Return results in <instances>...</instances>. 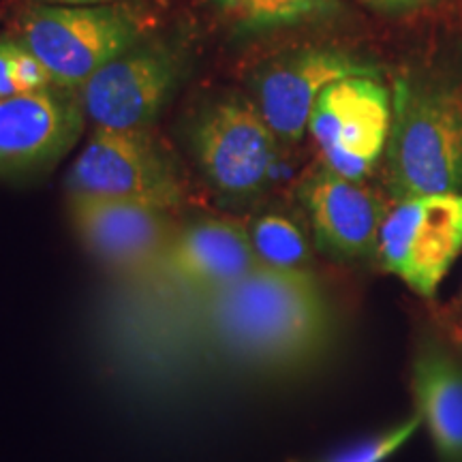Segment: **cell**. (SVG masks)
<instances>
[{
	"instance_id": "1",
	"label": "cell",
	"mask_w": 462,
	"mask_h": 462,
	"mask_svg": "<svg viewBox=\"0 0 462 462\" xmlns=\"http://www.w3.org/2000/svg\"><path fill=\"white\" fill-rule=\"evenodd\" d=\"M190 332L248 371L296 373L332 343V310L309 270L257 265L240 281L199 293Z\"/></svg>"
},
{
	"instance_id": "2",
	"label": "cell",
	"mask_w": 462,
	"mask_h": 462,
	"mask_svg": "<svg viewBox=\"0 0 462 462\" xmlns=\"http://www.w3.org/2000/svg\"><path fill=\"white\" fill-rule=\"evenodd\" d=\"M385 154L396 199L462 195V92L398 79Z\"/></svg>"
},
{
	"instance_id": "3",
	"label": "cell",
	"mask_w": 462,
	"mask_h": 462,
	"mask_svg": "<svg viewBox=\"0 0 462 462\" xmlns=\"http://www.w3.org/2000/svg\"><path fill=\"white\" fill-rule=\"evenodd\" d=\"M143 31L131 5H37L22 15L17 43L43 62L56 88L78 95L99 69L142 43Z\"/></svg>"
},
{
	"instance_id": "4",
	"label": "cell",
	"mask_w": 462,
	"mask_h": 462,
	"mask_svg": "<svg viewBox=\"0 0 462 462\" xmlns=\"http://www.w3.org/2000/svg\"><path fill=\"white\" fill-rule=\"evenodd\" d=\"M187 50L171 42L133 45L99 69L78 92L97 129L148 131L187 71Z\"/></svg>"
},
{
	"instance_id": "5",
	"label": "cell",
	"mask_w": 462,
	"mask_h": 462,
	"mask_svg": "<svg viewBox=\"0 0 462 462\" xmlns=\"http://www.w3.org/2000/svg\"><path fill=\"white\" fill-rule=\"evenodd\" d=\"M460 251L462 195L396 199L381 225L377 259L421 298H435Z\"/></svg>"
},
{
	"instance_id": "6",
	"label": "cell",
	"mask_w": 462,
	"mask_h": 462,
	"mask_svg": "<svg viewBox=\"0 0 462 462\" xmlns=\"http://www.w3.org/2000/svg\"><path fill=\"white\" fill-rule=\"evenodd\" d=\"M206 180L231 199L255 198L273 180L279 137L253 101L225 99L208 106L190 131Z\"/></svg>"
},
{
	"instance_id": "7",
	"label": "cell",
	"mask_w": 462,
	"mask_h": 462,
	"mask_svg": "<svg viewBox=\"0 0 462 462\" xmlns=\"http://www.w3.org/2000/svg\"><path fill=\"white\" fill-rule=\"evenodd\" d=\"M67 190L140 201L170 212L184 201L180 176L146 131L95 126L69 170Z\"/></svg>"
},
{
	"instance_id": "8",
	"label": "cell",
	"mask_w": 462,
	"mask_h": 462,
	"mask_svg": "<svg viewBox=\"0 0 462 462\" xmlns=\"http://www.w3.org/2000/svg\"><path fill=\"white\" fill-rule=\"evenodd\" d=\"M390 125L388 88L377 78H346L321 92L309 131L328 170L362 182L388 146Z\"/></svg>"
},
{
	"instance_id": "9",
	"label": "cell",
	"mask_w": 462,
	"mask_h": 462,
	"mask_svg": "<svg viewBox=\"0 0 462 462\" xmlns=\"http://www.w3.org/2000/svg\"><path fill=\"white\" fill-rule=\"evenodd\" d=\"M379 69L340 50H300L263 65L253 75V106L279 142H300L317 99L346 78H377Z\"/></svg>"
},
{
	"instance_id": "10",
	"label": "cell",
	"mask_w": 462,
	"mask_h": 462,
	"mask_svg": "<svg viewBox=\"0 0 462 462\" xmlns=\"http://www.w3.org/2000/svg\"><path fill=\"white\" fill-rule=\"evenodd\" d=\"M67 210L86 251L123 273H152L178 231L170 210L131 199L69 193Z\"/></svg>"
},
{
	"instance_id": "11",
	"label": "cell",
	"mask_w": 462,
	"mask_h": 462,
	"mask_svg": "<svg viewBox=\"0 0 462 462\" xmlns=\"http://www.w3.org/2000/svg\"><path fill=\"white\" fill-rule=\"evenodd\" d=\"M84 118L79 97L62 88L0 99V178L58 163L78 142Z\"/></svg>"
},
{
	"instance_id": "12",
	"label": "cell",
	"mask_w": 462,
	"mask_h": 462,
	"mask_svg": "<svg viewBox=\"0 0 462 462\" xmlns=\"http://www.w3.org/2000/svg\"><path fill=\"white\" fill-rule=\"evenodd\" d=\"M300 199L326 255L340 262L377 255L379 231L390 210L377 190L323 167L302 182Z\"/></svg>"
},
{
	"instance_id": "13",
	"label": "cell",
	"mask_w": 462,
	"mask_h": 462,
	"mask_svg": "<svg viewBox=\"0 0 462 462\" xmlns=\"http://www.w3.org/2000/svg\"><path fill=\"white\" fill-rule=\"evenodd\" d=\"M257 265L246 225L199 218L173 234L150 274L199 296L240 281Z\"/></svg>"
},
{
	"instance_id": "14",
	"label": "cell",
	"mask_w": 462,
	"mask_h": 462,
	"mask_svg": "<svg viewBox=\"0 0 462 462\" xmlns=\"http://www.w3.org/2000/svg\"><path fill=\"white\" fill-rule=\"evenodd\" d=\"M411 390L441 462H462V362L437 343L415 354Z\"/></svg>"
},
{
	"instance_id": "15",
	"label": "cell",
	"mask_w": 462,
	"mask_h": 462,
	"mask_svg": "<svg viewBox=\"0 0 462 462\" xmlns=\"http://www.w3.org/2000/svg\"><path fill=\"white\" fill-rule=\"evenodd\" d=\"M238 34H257L281 26L321 20L338 9V0H206Z\"/></svg>"
},
{
	"instance_id": "16",
	"label": "cell",
	"mask_w": 462,
	"mask_h": 462,
	"mask_svg": "<svg viewBox=\"0 0 462 462\" xmlns=\"http://www.w3.org/2000/svg\"><path fill=\"white\" fill-rule=\"evenodd\" d=\"M257 263L276 270H306L310 246L296 221L281 212H265L248 227Z\"/></svg>"
},
{
	"instance_id": "17",
	"label": "cell",
	"mask_w": 462,
	"mask_h": 462,
	"mask_svg": "<svg viewBox=\"0 0 462 462\" xmlns=\"http://www.w3.org/2000/svg\"><path fill=\"white\" fill-rule=\"evenodd\" d=\"M420 426L421 418L420 415H413V418L404 420L401 424L379 432V435L364 439V441H357L351 448H345L337 454L328 456V458L315 462H385L415 435V430Z\"/></svg>"
},
{
	"instance_id": "18",
	"label": "cell",
	"mask_w": 462,
	"mask_h": 462,
	"mask_svg": "<svg viewBox=\"0 0 462 462\" xmlns=\"http://www.w3.org/2000/svg\"><path fill=\"white\" fill-rule=\"evenodd\" d=\"M14 84L17 95H32V92L56 88L54 79H51L43 62L32 51L22 48L20 43H17L14 56Z\"/></svg>"
},
{
	"instance_id": "19",
	"label": "cell",
	"mask_w": 462,
	"mask_h": 462,
	"mask_svg": "<svg viewBox=\"0 0 462 462\" xmlns=\"http://www.w3.org/2000/svg\"><path fill=\"white\" fill-rule=\"evenodd\" d=\"M17 50V42L0 39V99L17 95L14 84V56Z\"/></svg>"
},
{
	"instance_id": "20",
	"label": "cell",
	"mask_w": 462,
	"mask_h": 462,
	"mask_svg": "<svg viewBox=\"0 0 462 462\" xmlns=\"http://www.w3.org/2000/svg\"><path fill=\"white\" fill-rule=\"evenodd\" d=\"M362 3H366L368 7H374L381 11H409V9L421 7V5H426L429 0H362Z\"/></svg>"
},
{
	"instance_id": "21",
	"label": "cell",
	"mask_w": 462,
	"mask_h": 462,
	"mask_svg": "<svg viewBox=\"0 0 462 462\" xmlns=\"http://www.w3.org/2000/svg\"><path fill=\"white\" fill-rule=\"evenodd\" d=\"M43 5H62V7H95V5H114L123 0H42Z\"/></svg>"
},
{
	"instance_id": "22",
	"label": "cell",
	"mask_w": 462,
	"mask_h": 462,
	"mask_svg": "<svg viewBox=\"0 0 462 462\" xmlns=\"http://www.w3.org/2000/svg\"><path fill=\"white\" fill-rule=\"evenodd\" d=\"M449 328H452L454 337L462 340V296H460L458 309H452V323H449Z\"/></svg>"
}]
</instances>
